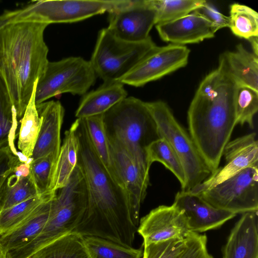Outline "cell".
<instances>
[{
	"label": "cell",
	"mask_w": 258,
	"mask_h": 258,
	"mask_svg": "<svg viewBox=\"0 0 258 258\" xmlns=\"http://www.w3.org/2000/svg\"><path fill=\"white\" fill-rule=\"evenodd\" d=\"M79 143L77 166L84 176L88 201L83 217L73 232L132 247L138 227L133 223L128 199L120 180L96 153L83 120L72 124Z\"/></svg>",
	"instance_id": "1"
},
{
	"label": "cell",
	"mask_w": 258,
	"mask_h": 258,
	"mask_svg": "<svg viewBox=\"0 0 258 258\" xmlns=\"http://www.w3.org/2000/svg\"><path fill=\"white\" fill-rule=\"evenodd\" d=\"M237 84L219 62L202 81L187 111L188 133L212 173L236 124Z\"/></svg>",
	"instance_id": "2"
},
{
	"label": "cell",
	"mask_w": 258,
	"mask_h": 258,
	"mask_svg": "<svg viewBox=\"0 0 258 258\" xmlns=\"http://www.w3.org/2000/svg\"><path fill=\"white\" fill-rule=\"evenodd\" d=\"M48 23L21 21L0 29V79L15 107L23 116L34 87L48 62L44 39Z\"/></svg>",
	"instance_id": "3"
},
{
	"label": "cell",
	"mask_w": 258,
	"mask_h": 258,
	"mask_svg": "<svg viewBox=\"0 0 258 258\" xmlns=\"http://www.w3.org/2000/svg\"><path fill=\"white\" fill-rule=\"evenodd\" d=\"M102 118L110 145L127 153L149 175L146 149L159 136L145 102L127 97L103 114Z\"/></svg>",
	"instance_id": "4"
},
{
	"label": "cell",
	"mask_w": 258,
	"mask_h": 258,
	"mask_svg": "<svg viewBox=\"0 0 258 258\" xmlns=\"http://www.w3.org/2000/svg\"><path fill=\"white\" fill-rule=\"evenodd\" d=\"M58 190L40 234L26 245L8 252L7 258H29L48 243L74 231L83 217L88 201L85 179L77 165L67 184Z\"/></svg>",
	"instance_id": "5"
},
{
	"label": "cell",
	"mask_w": 258,
	"mask_h": 258,
	"mask_svg": "<svg viewBox=\"0 0 258 258\" xmlns=\"http://www.w3.org/2000/svg\"><path fill=\"white\" fill-rule=\"evenodd\" d=\"M156 125L159 138L165 140L177 155L185 178L182 190L190 191L212 172L189 133L175 118L168 105L162 101L145 102Z\"/></svg>",
	"instance_id": "6"
},
{
	"label": "cell",
	"mask_w": 258,
	"mask_h": 258,
	"mask_svg": "<svg viewBox=\"0 0 258 258\" xmlns=\"http://www.w3.org/2000/svg\"><path fill=\"white\" fill-rule=\"evenodd\" d=\"M156 46L150 36L142 41L129 42L117 38L107 28H103L89 61L104 82L118 81Z\"/></svg>",
	"instance_id": "7"
},
{
	"label": "cell",
	"mask_w": 258,
	"mask_h": 258,
	"mask_svg": "<svg viewBox=\"0 0 258 258\" xmlns=\"http://www.w3.org/2000/svg\"><path fill=\"white\" fill-rule=\"evenodd\" d=\"M97 77L90 61L81 57L48 61L36 84L35 104L63 93L84 95L94 84Z\"/></svg>",
	"instance_id": "8"
},
{
	"label": "cell",
	"mask_w": 258,
	"mask_h": 258,
	"mask_svg": "<svg viewBox=\"0 0 258 258\" xmlns=\"http://www.w3.org/2000/svg\"><path fill=\"white\" fill-rule=\"evenodd\" d=\"M129 0H62L33 1L24 8L16 10L12 22L30 21L45 22L73 23L96 15L110 12Z\"/></svg>",
	"instance_id": "9"
},
{
	"label": "cell",
	"mask_w": 258,
	"mask_h": 258,
	"mask_svg": "<svg viewBox=\"0 0 258 258\" xmlns=\"http://www.w3.org/2000/svg\"><path fill=\"white\" fill-rule=\"evenodd\" d=\"M197 194L213 207L235 214L257 212L258 167L247 168Z\"/></svg>",
	"instance_id": "10"
},
{
	"label": "cell",
	"mask_w": 258,
	"mask_h": 258,
	"mask_svg": "<svg viewBox=\"0 0 258 258\" xmlns=\"http://www.w3.org/2000/svg\"><path fill=\"white\" fill-rule=\"evenodd\" d=\"M190 50L184 45L169 44L151 49L118 81L124 85L139 87L157 80L185 67Z\"/></svg>",
	"instance_id": "11"
},
{
	"label": "cell",
	"mask_w": 258,
	"mask_h": 258,
	"mask_svg": "<svg viewBox=\"0 0 258 258\" xmlns=\"http://www.w3.org/2000/svg\"><path fill=\"white\" fill-rule=\"evenodd\" d=\"M157 10L153 0H130L108 13L107 29L122 40L137 42L148 38L156 25Z\"/></svg>",
	"instance_id": "12"
},
{
	"label": "cell",
	"mask_w": 258,
	"mask_h": 258,
	"mask_svg": "<svg viewBox=\"0 0 258 258\" xmlns=\"http://www.w3.org/2000/svg\"><path fill=\"white\" fill-rule=\"evenodd\" d=\"M255 133L229 141L223 155L225 164L190 191L199 194L250 167H258V142Z\"/></svg>",
	"instance_id": "13"
},
{
	"label": "cell",
	"mask_w": 258,
	"mask_h": 258,
	"mask_svg": "<svg viewBox=\"0 0 258 258\" xmlns=\"http://www.w3.org/2000/svg\"><path fill=\"white\" fill-rule=\"evenodd\" d=\"M137 232L143 245L174 238H184L190 232L182 212L174 205H161L142 217Z\"/></svg>",
	"instance_id": "14"
},
{
	"label": "cell",
	"mask_w": 258,
	"mask_h": 258,
	"mask_svg": "<svg viewBox=\"0 0 258 258\" xmlns=\"http://www.w3.org/2000/svg\"><path fill=\"white\" fill-rule=\"evenodd\" d=\"M172 205L182 212L189 231L195 233L218 228L236 215L213 207L190 191L177 192Z\"/></svg>",
	"instance_id": "15"
},
{
	"label": "cell",
	"mask_w": 258,
	"mask_h": 258,
	"mask_svg": "<svg viewBox=\"0 0 258 258\" xmlns=\"http://www.w3.org/2000/svg\"><path fill=\"white\" fill-rule=\"evenodd\" d=\"M110 147L115 172L127 195L132 221L138 227L141 205L149 184V175L146 174L127 153Z\"/></svg>",
	"instance_id": "16"
},
{
	"label": "cell",
	"mask_w": 258,
	"mask_h": 258,
	"mask_svg": "<svg viewBox=\"0 0 258 258\" xmlns=\"http://www.w3.org/2000/svg\"><path fill=\"white\" fill-rule=\"evenodd\" d=\"M156 28L163 41L182 45L213 38L218 31L198 10L178 19L157 24Z\"/></svg>",
	"instance_id": "17"
},
{
	"label": "cell",
	"mask_w": 258,
	"mask_h": 258,
	"mask_svg": "<svg viewBox=\"0 0 258 258\" xmlns=\"http://www.w3.org/2000/svg\"><path fill=\"white\" fill-rule=\"evenodd\" d=\"M41 126L33 152L32 160L53 155L57 158L60 148V130L64 109L58 101H45L36 105Z\"/></svg>",
	"instance_id": "18"
},
{
	"label": "cell",
	"mask_w": 258,
	"mask_h": 258,
	"mask_svg": "<svg viewBox=\"0 0 258 258\" xmlns=\"http://www.w3.org/2000/svg\"><path fill=\"white\" fill-rule=\"evenodd\" d=\"M222 253L223 258H258L257 212L242 214L232 229Z\"/></svg>",
	"instance_id": "19"
},
{
	"label": "cell",
	"mask_w": 258,
	"mask_h": 258,
	"mask_svg": "<svg viewBox=\"0 0 258 258\" xmlns=\"http://www.w3.org/2000/svg\"><path fill=\"white\" fill-rule=\"evenodd\" d=\"M30 162L21 161L0 185V211L40 195L30 172Z\"/></svg>",
	"instance_id": "20"
},
{
	"label": "cell",
	"mask_w": 258,
	"mask_h": 258,
	"mask_svg": "<svg viewBox=\"0 0 258 258\" xmlns=\"http://www.w3.org/2000/svg\"><path fill=\"white\" fill-rule=\"evenodd\" d=\"M53 198L40 205L16 227L0 236V249L7 253L33 240L41 232L48 220Z\"/></svg>",
	"instance_id": "21"
},
{
	"label": "cell",
	"mask_w": 258,
	"mask_h": 258,
	"mask_svg": "<svg viewBox=\"0 0 258 258\" xmlns=\"http://www.w3.org/2000/svg\"><path fill=\"white\" fill-rule=\"evenodd\" d=\"M127 96L123 84L119 81L104 82L96 90L83 95L75 116L82 119L102 115Z\"/></svg>",
	"instance_id": "22"
},
{
	"label": "cell",
	"mask_w": 258,
	"mask_h": 258,
	"mask_svg": "<svg viewBox=\"0 0 258 258\" xmlns=\"http://www.w3.org/2000/svg\"><path fill=\"white\" fill-rule=\"evenodd\" d=\"M220 62L237 85L258 91V58L242 44L235 50L227 51L219 57Z\"/></svg>",
	"instance_id": "23"
},
{
	"label": "cell",
	"mask_w": 258,
	"mask_h": 258,
	"mask_svg": "<svg viewBox=\"0 0 258 258\" xmlns=\"http://www.w3.org/2000/svg\"><path fill=\"white\" fill-rule=\"evenodd\" d=\"M78 151V138L71 126L64 133L63 143L52 172L49 191L56 192L67 184L77 166Z\"/></svg>",
	"instance_id": "24"
},
{
	"label": "cell",
	"mask_w": 258,
	"mask_h": 258,
	"mask_svg": "<svg viewBox=\"0 0 258 258\" xmlns=\"http://www.w3.org/2000/svg\"><path fill=\"white\" fill-rule=\"evenodd\" d=\"M29 258H90L84 236L72 232L41 247Z\"/></svg>",
	"instance_id": "25"
},
{
	"label": "cell",
	"mask_w": 258,
	"mask_h": 258,
	"mask_svg": "<svg viewBox=\"0 0 258 258\" xmlns=\"http://www.w3.org/2000/svg\"><path fill=\"white\" fill-rule=\"evenodd\" d=\"M37 83L34 87L32 95L21 120L18 141V148L21 154L29 161L31 160L41 126V118L35 102Z\"/></svg>",
	"instance_id": "26"
},
{
	"label": "cell",
	"mask_w": 258,
	"mask_h": 258,
	"mask_svg": "<svg viewBox=\"0 0 258 258\" xmlns=\"http://www.w3.org/2000/svg\"><path fill=\"white\" fill-rule=\"evenodd\" d=\"M56 192L49 191L38 195L8 209L0 211V236L18 226L40 205L52 199Z\"/></svg>",
	"instance_id": "27"
},
{
	"label": "cell",
	"mask_w": 258,
	"mask_h": 258,
	"mask_svg": "<svg viewBox=\"0 0 258 258\" xmlns=\"http://www.w3.org/2000/svg\"><path fill=\"white\" fill-rule=\"evenodd\" d=\"M147 161L149 167L154 162L162 163L178 180L181 189L185 185V178L181 163L169 143L159 138L150 143L146 149Z\"/></svg>",
	"instance_id": "28"
},
{
	"label": "cell",
	"mask_w": 258,
	"mask_h": 258,
	"mask_svg": "<svg viewBox=\"0 0 258 258\" xmlns=\"http://www.w3.org/2000/svg\"><path fill=\"white\" fill-rule=\"evenodd\" d=\"M90 258H141L142 247L135 248L95 236H84Z\"/></svg>",
	"instance_id": "29"
},
{
	"label": "cell",
	"mask_w": 258,
	"mask_h": 258,
	"mask_svg": "<svg viewBox=\"0 0 258 258\" xmlns=\"http://www.w3.org/2000/svg\"><path fill=\"white\" fill-rule=\"evenodd\" d=\"M82 119L98 157L108 170L119 178L114 167L110 144L105 132L102 114Z\"/></svg>",
	"instance_id": "30"
},
{
	"label": "cell",
	"mask_w": 258,
	"mask_h": 258,
	"mask_svg": "<svg viewBox=\"0 0 258 258\" xmlns=\"http://www.w3.org/2000/svg\"><path fill=\"white\" fill-rule=\"evenodd\" d=\"M229 26L236 36L248 40L258 36V14L250 7L238 3L230 6Z\"/></svg>",
	"instance_id": "31"
},
{
	"label": "cell",
	"mask_w": 258,
	"mask_h": 258,
	"mask_svg": "<svg viewBox=\"0 0 258 258\" xmlns=\"http://www.w3.org/2000/svg\"><path fill=\"white\" fill-rule=\"evenodd\" d=\"M17 115L8 92L0 79V149L15 146Z\"/></svg>",
	"instance_id": "32"
},
{
	"label": "cell",
	"mask_w": 258,
	"mask_h": 258,
	"mask_svg": "<svg viewBox=\"0 0 258 258\" xmlns=\"http://www.w3.org/2000/svg\"><path fill=\"white\" fill-rule=\"evenodd\" d=\"M234 107L236 124H246L253 128V118L258 110V91L249 87L237 85Z\"/></svg>",
	"instance_id": "33"
},
{
	"label": "cell",
	"mask_w": 258,
	"mask_h": 258,
	"mask_svg": "<svg viewBox=\"0 0 258 258\" xmlns=\"http://www.w3.org/2000/svg\"><path fill=\"white\" fill-rule=\"evenodd\" d=\"M206 2L205 0H153L157 10L156 25L183 17L201 8Z\"/></svg>",
	"instance_id": "34"
},
{
	"label": "cell",
	"mask_w": 258,
	"mask_h": 258,
	"mask_svg": "<svg viewBox=\"0 0 258 258\" xmlns=\"http://www.w3.org/2000/svg\"><path fill=\"white\" fill-rule=\"evenodd\" d=\"M186 246V237L149 243L144 245L143 258H179Z\"/></svg>",
	"instance_id": "35"
},
{
	"label": "cell",
	"mask_w": 258,
	"mask_h": 258,
	"mask_svg": "<svg viewBox=\"0 0 258 258\" xmlns=\"http://www.w3.org/2000/svg\"><path fill=\"white\" fill-rule=\"evenodd\" d=\"M57 158L52 154L32 160L30 172L40 194L49 191L51 177Z\"/></svg>",
	"instance_id": "36"
},
{
	"label": "cell",
	"mask_w": 258,
	"mask_h": 258,
	"mask_svg": "<svg viewBox=\"0 0 258 258\" xmlns=\"http://www.w3.org/2000/svg\"><path fill=\"white\" fill-rule=\"evenodd\" d=\"M186 238L187 246L179 258H213L208 251L206 235L190 232Z\"/></svg>",
	"instance_id": "37"
},
{
	"label": "cell",
	"mask_w": 258,
	"mask_h": 258,
	"mask_svg": "<svg viewBox=\"0 0 258 258\" xmlns=\"http://www.w3.org/2000/svg\"><path fill=\"white\" fill-rule=\"evenodd\" d=\"M21 161L15 146L9 145L0 149V185L8 174Z\"/></svg>",
	"instance_id": "38"
},
{
	"label": "cell",
	"mask_w": 258,
	"mask_h": 258,
	"mask_svg": "<svg viewBox=\"0 0 258 258\" xmlns=\"http://www.w3.org/2000/svg\"><path fill=\"white\" fill-rule=\"evenodd\" d=\"M211 21L218 30L229 26V17L220 12L210 2L206 1L204 5L198 10Z\"/></svg>",
	"instance_id": "39"
},
{
	"label": "cell",
	"mask_w": 258,
	"mask_h": 258,
	"mask_svg": "<svg viewBox=\"0 0 258 258\" xmlns=\"http://www.w3.org/2000/svg\"><path fill=\"white\" fill-rule=\"evenodd\" d=\"M16 14V10L6 11L0 14V29L3 27L12 22Z\"/></svg>",
	"instance_id": "40"
},
{
	"label": "cell",
	"mask_w": 258,
	"mask_h": 258,
	"mask_svg": "<svg viewBox=\"0 0 258 258\" xmlns=\"http://www.w3.org/2000/svg\"><path fill=\"white\" fill-rule=\"evenodd\" d=\"M257 37H253L248 39L252 48L253 53L258 56V39Z\"/></svg>",
	"instance_id": "41"
},
{
	"label": "cell",
	"mask_w": 258,
	"mask_h": 258,
	"mask_svg": "<svg viewBox=\"0 0 258 258\" xmlns=\"http://www.w3.org/2000/svg\"><path fill=\"white\" fill-rule=\"evenodd\" d=\"M0 258H7L6 253L0 249Z\"/></svg>",
	"instance_id": "42"
}]
</instances>
